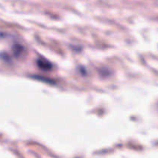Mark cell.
Returning <instances> with one entry per match:
<instances>
[{
  "label": "cell",
  "instance_id": "cell-1",
  "mask_svg": "<svg viewBox=\"0 0 158 158\" xmlns=\"http://www.w3.org/2000/svg\"><path fill=\"white\" fill-rule=\"evenodd\" d=\"M36 63H37V66H38V67L40 68V69H41L42 70L49 71V70H50L52 67V63L44 58L38 59L36 61Z\"/></svg>",
  "mask_w": 158,
  "mask_h": 158
},
{
  "label": "cell",
  "instance_id": "cell-2",
  "mask_svg": "<svg viewBox=\"0 0 158 158\" xmlns=\"http://www.w3.org/2000/svg\"><path fill=\"white\" fill-rule=\"evenodd\" d=\"M23 50H24V49H23V46L19 44L15 45V46H13V48H12L13 54L15 56H19L23 52Z\"/></svg>",
  "mask_w": 158,
  "mask_h": 158
}]
</instances>
